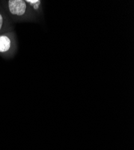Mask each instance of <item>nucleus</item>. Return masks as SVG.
Listing matches in <instances>:
<instances>
[{"instance_id": "1", "label": "nucleus", "mask_w": 134, "mask_h": 150, "mask_svg": "<svg viewBox=\"0 0 134 150\" xmlns=\"http://www.w3.org/2000/svg\"><path fill=\"white\" fill-rule=\"evenodd\" d=\"M0 4L14 24L23 22H39L26 0H3L0 1Z\"/></svg>"}, {"instance_id": "2", "label": "nucleus", "mask_w": 134, "mask_h": 150, "mask_svg": "<svg viewBox=\"0 0 134 150\" xmlns=\"http://www.w3.org/2000/svg\"><path fill=\"white\" fill-rule=\"evenodd\" d=\"M18 43L15 31L0 34V56L5 59H11L16 55Z\"/></svg>"}, {"instance_id": "3", "label": "nucleus", "mask_w": 134, "mask_h": 150, "mask_svg": "<svg viewBox=\"0 0 134 150\" xmlns=\"http://www.w3.org/2000/svg\"><path fill=\"white\" fill-rule=\"evenodd\" d=\"M14 30V23L11 22L0 4V34Z\"/></svg>"}, {"instance_id": "4", "label": "nucleus", "mask_w": 134, "mask_h": 150, "mask_svg": "<svg viewBox=\"0 0 134 150\" xmlns=\"http://www.w3.org/2000/svg\"><path fill=\"white\" fill-rule=\"evenodd\" d=\"M33 13L40 22L44 19V11L43 7V1L41 0H26Z\"/></svg>"}]
</instances>
